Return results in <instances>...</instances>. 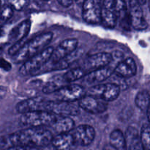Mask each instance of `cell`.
<instances>
[{"mask_svg":"<svg viewBox=\"0 0 150 150\" xmlns=\"http://www.w3.org/2000/svg\"><path fill=\"white\" fill-rule=\"evenodd\" d=\"M31 21L29 19L23 21L18 26H16L10 34V41L13 44L26 38L30 30Z\"/></svg>","mask_w":150,"mask_h":150,"instance_id":"cell-19","label":"cell"},{"mask_svg":"<svg viewBox=\"0 0 150 150\" xmlns=\"http://www.w3.org/2000/svg\"><path fill=\"white\" fill-rule=\"evenodd\" d=\"M135 103L136 105L142 111H146L149 108L150 105V95L147 91H139L136 95L135 99Z\"/></svg>","mask_w":150,"mask_h":150,"instance_id":"cell-25","label":"cell"},{"mask_svg":"<svg viewBox=\"0 0 150 150\" xmlns=\"http://www.w3.org/2000/svg\"><path fill=\"white\" fill-rule=\"evenodd\" d=\"M100 6L101 10V23L106 27H114L118 21L115 9V0H102Z\"/></svg>","mask_w":150,"mask_h":150,"instance_id":"cell-9","label":"cell"},{"mask_svg":"<svg viewBox=\"0 0 150 150\" xmlns=\"http://www.w3.org/2000/svg\"><path fill=\"white\" fill-rule=\"evenodd\" d=\"M110 144L116 150H127L125 135L120 129H114L109 136Z\"/></svg>","mask_w":150,"mask_h":150,"instance_id":"cell-23","label":"cell"},{"mask_svg":"<svg viewBox=\"0 0 150 150\" xmlns=\"http://www.w3.org/2000/svg\"><path fill=\"white\" fill-rule=\"evenodd\" d=\"M128 10L132 27L136 30L146 29L148 26L147 22L144 16L142 4L138 0H129Z\"/></svg>","mask_w":150,"mask_h":150,"instance_id":"cell-6","label":"cell"},{"mask_svg":"<svg viewBox=\"0 0 150 150\" xmlns=\"http://www.w3.org/2000/svg\"><path fill=\"white\" fill-rule=\"evenodd\" d=\"M113 74H114V69L109 66H106L89 71L85 75L83 80L86 83L93 86V85H99L103 81L109 79Z\"/></svg>","mask_w":150,"mask_h":150,"instance_id":"cell-14","label":"cell"},{"mask_svg":"<svg viewBox=\"0 0 150 150\" xmlns=\"http://www.w3.org/2000/svg\"><path fill=\"white\" fill-rule=\"evenodd\" d=\"M121 90V87L115 82L104 84L101 98L106 102L114 101L119 97Z\"/></svg>","mask_w":150,"mask_h":150,"instance_id":"cell-22","label":"cell"},{"mask_svg":"<svg viewBox=\"0 0 150 150\" xmlns=\"http://www.w3.org/2000/svg\"><path fill=\"white\" fill-rule=\"evenodd\" d=\"M53 38V33L45 32L40 34L26 41L20 51L15 54L13 60L16 63H24L26 60L46 49Z\"/></svg>","mask_w":150,"mask_h":150,"instance_id":"cell-2","label":"cell"},{"mask_svg":"<svg viewBox=\"0 0 150 150\" xmlns=\"http://www.w3.org/2000/svg\"><path fill=\"white\" fill-rule=\"evenodd\" d=\"M146 113H147V118H148V121H149V124H150V105L148 108V110H146Z\"/></svg>","mask_w":150,"mask_h":150,"instance_id":"cell-34","label":"cell"},{"mask_svg":"<svg viewBox=\"0 0 150 150\" xmlns=\"http://www.w3.org/2000/svg\"><path fill=\"white\" fill-rule=\"evenodd\" d=\"M45 1H49V0H45Z\"/></svg>","mask_w":150,"mask_h":150,"instance_id":"cell-38","label":"cell"},{"mask_svg":"<svg viewBox=\"0 0 150 150\" xmlns=\"http://www.w3.org/2000/svg\"><path fill=\"white\" fill-rule=\"evenodd\" d=\"M1 0H0V9H1Z\"/></svg>","mask_w":150,"mask_h":150,"instance_id":"cell-37","label":"cell"},{"mask_svg":"<svg viewBox=\"0 0 150 150\" xmlns=\"http://www.w3.org/2000/svg\"><path fill=\"white\" fill-rule=\"evenodd\" d=\"M85 75H86V71H85L84 69L83 68L77 67L68 70L62 76L64 80L68 84H70L75 81H77L81 78H83Z\"/></svg>","mask_w":150,"mask_h":150,"instance_id":"cell-26","label":"cell"},{"mask_svg":"<svg viewBox=\"0 0 150 150\" xmlns=\"http://www.w3.org/2000/svg\"><path fill=\"white\" fill-rule=\"evenodd\" d=\"M78 40L76 38H67L62 41L58 46L53 50L51 59L48 62L55 63L66 59L71 55L78 46Z\"/></svg>","mask_w":150,"mask_h":150,"instance_id":"cell-7","label":"cell"},{"mask_svg":"<svg viewBox=\"0 0 150 150\" xmlns=\"http://www.w3.org/2000/svg\"><path fill=\"white\" fill-rule=\"evenodd\" d=\"M46 100L42 97H34L22 100L16 104V110L21 114L35 111V110H45V106Z\"/></svg>","mask_w":150,"mask_h":150,"instance_id":"cell-15","label":"cell"},{"mask_svg":"<svg viewBox=\"0 0 150 150\" xmlns=\"http://www.w3.org/2000/svg\"><path fill=\"white\" fill-rule=\"evenodd\" d=\"M72 135L76 144L86 146L93 142L96 132L93 126L89 124H81L74 128Z\"/></svg>","mask_w":150,"mask_h":150,"instance_id":"cell-11","label":"cell"},{"mask_svg":"<svg viewBox=\"0 0 150 150\" xmlns=\"http://www.w3.org/2000/svg\"><path fill=\"white\" fill-rule=\"evenodd\" d=\"M58 100L74 102L79 101L83 96L86 95L84 88L77 84H68L55 93Z\"/></svg>","mask_w":150,"mask_h":150,"instance_id":"cell-10","label":"cell"},{"mask_svg":"<svg viewBox=\"0 0 150 150\" xmlns=\"http://www.w3.org/2000/svg\"><path fill=\"white\" fill-rule=\"evenodd\" d=\"M113 57L111 53L98 52L88 56L84 60V70L90 69L91 71L95 69L106 67L112 62Z\"/></svg>","mask_w":150,"mask_h":150,"instance_id":"cell-12","label":"cell"},{"mask_svg":"<svg viewBox=\"0 0 150 150\" xmlns=\"http://www.w3.org/2000/svg\"><path fill=\"white\" fill-rule=\"evenodd\" d=\"M53 138L51 131L45 127H28L0 137V149L7 150L18 146L43 148L51 144Z\"/></svg>","mask_w":150,"mask_h":150,"instance_id":"cell-1","label":"cell"},{"mask_svg":"<svg viewBox=\"0 0 150 150\" xmlns=\"http://www.w3.org/2000/svg\"><path fill=\"white\" fill-rule=\"evenodd\" d=\"M80 108L89 113L98 114L106 111L108 104L105 101L100 98L86 94L79 101Z\"/></svg>","mask_w":150,"mask_h":150,"instance_id":"cell-8","label":"cell"},{"mask_svg":"<svg viewBox=\"0 0 150 150\" xmlns=\"http://www.w3.org/2000/svg\"><path fill=\"white\" fill-rule=\"evenodd\" d=\"M9 2L14 10L20 11L27 6L29 0H9Z\"/></svg>","mask_w":150,"mask_h":150,"instance_id":"cell-29","label":"cell"},{"mask_svg":"<svg viewBox=\"0 0 150 150\" xmlns=\"http://www.w3.org/2000/svg\"><path fill=\"white\" fill-rule=\"evenodd\" d=\"M56 150H75L76 144L72 133L58 134L53 138L51 142Z\"/></svg>","mask_w":150,"mask_h":150,"instance_id":"cell-17","label":"cell"},{"mask_svg":"<svg viewBox=\"0 0 150 150\" xmlns=\"http://www.w3.org/2000/svg\"><path fill=\"white\" fill-rule=\"evenodd\" d=\"M57 116L46 110H35L21 114L20 123L28 127H45L51 126Z\"/></svg>","mask_w":150,"mask_h":150,"instance_id":"cell-3","label":"cell"},{"mask_svg":"<svg viewBox=\"0 0 150 150\" xmlns=\"http://www.w3.org/2000/svg\"><path fill=\"white\" fill-rule=\"evenodd\" d=\"M115 9L117 14V19L124 29H129L131 26L128 6L125 0H115Z\"/></svg>","mask_w":150,"mask_h":150,"instance_id":"cell-18","label":"cell"},{"mask_svg":"<svg viewBox=\"0 0 150 150\" xmlns=\"http://www.w3.org/2000/svg\"><path fill=\"white\" fill-rule=\"evenodd\" d=\"M136 63L131 57L121 60L114 69V74L122 78L131 77L136 74Z\"/></svg>","mask_w":150,"mask_h":150,"instance_id":"cell-16","label":"cell"},{"mask_svg":"<svg viewBox=\"0 0 150 150\" xmlns=\"http://www.w3.org/2000/svg\"><path fill=\"white\" fill-rule=\"evenodd\" d=\"M7 93H8V89L7 87L0 85V100L3 99L7 96Z\"/></svg>","mask_w":150,"mask_h":150,"instance_id":"cell-32","label":"cell"},{"mask_svg":"<svg viewBox=\"0 0 150 150\" xmlns=\"http://www.w3.org/2000/svg\"><path fill=\"white\" fill-rule=\"evenodd\" d=\"M148 3H149V10H150V0H148Z\"/></svg>","mask_w":150,"mask_h":150,"instance_id":"cell-36","label":"cell"},{"mask_svg":"<svg viewBox=\"0 0 150 150\" xmlns=\"http://www.w3.org/2000/svg\"><path fill=\"white\" fill-rule=\"evenodd\" d=\"M74 1H75V2H76L77 4L82 6V4H83V2H84L86 0H74Z\"/></svg>","mask_w":150,"mask_h":150,"instance_id":"cell-33","label":"cell"},{"mask_svg":"<svg viewBox=\"0 0 150 150\" xmlns=\"http://www.w3.org/2000/svg\"><path fill=\"white\" fill-rule=\"evenodd\" d=\"M67 85H68V83L64 80L63 76H55L44 85L42 88V91L44 94H55Z\"/></svg>","mask_w":150,"mask_h":150,"instance_id":"cell-24","label":"cell"},{"mask_svg":"<svg viewBox=\"0 0 150 150\" xmlns=\"http://www.w3.org/2000/svg\"><path fill=\"white\" fill-rule=\"evenodd\" d=\"M14 13V9L10 4H4L0 9V19L2 21H8L11 19Z\"/></svg>","mask_w":150,"mask_h":150,"instance_id":"cell-28","label":"cell"},{"mask_svg":"<svg viewBox=\"0 0 150 150\" xmlns=\"http://www.w3.org/2000/svg\"><path fill=\"white\" fill-rule=\"evenodd\" d=\"M58 2L61 6L64 7H69L73 4L74 2V0H57Z\"/></svg>","mask_w":150,"mask_h":150,"instance_id":"cell-31","label":"cell"},{"mask_svg":"<svg viewBox=\"0 0 150 150\" xmlns=\"http://www.w3.org/2000/svg\"><path fill=\"white\" fill-rule=\"evenodd\" d=\"M128 150H145L140 140V134L135 128L128 127L125 133Z\"/></svg>","mask_w":150,"mask_h":150,"instance_id":"cell-21","label":"cell"},{"mask_svg":"<svg viewBox=\"0 0 150 150\" xmlns=\"http://www.w3.org/2000/svg\"><path fill=\"white\" fill-rule=\"evenodd\" d=\"M140 140L145 150H150V124L143 125L140 132Z\"/></svg>","mask_w":150,"mask_h":150,"instance_id":"cell-27","label":"cell"},{"mask_svg":"<svg viewBox=\"0 0 150 150\" xmlns=\"http://www.w3.org/2000/svg\"><path fill=\"white\" fill-rule=\"evenodd\" d=\"M138 1H139L142 5H143V4H144L145 3H146V0H138Z\"/></svg>","mask_w":150,"mask_h":150,"instance_id":"cell-35","label":"cell"},{"mask_svg":"<svg viewBox=\"0 0 150 150\" xmlns=\"http://www.w3.org/2000/svg\"><path fill=\"white\" fill-rule=\"evenodd\" d=\"M7 150H44L42 148L33 146H13L8 149Z\"/></svg>","mask_w":150,"mask_h":150,"instance_id":"cell-30","label":"cell"},{"mask_svg":"<svg viewBox=\"0 0 150 150\" xmlns=\"http://www.w3.org/2000/svg\"><path fill=\"white\" fill-rule=\"evenodd\" d=\"M53 50L54 48L48 46L43 51L28 59L20 67L19 73L23 76H26L43 68L51 59Z\"/></svg>","mask_w":150,"mask_h":150,"instance_id":"cell-4","label":"cell"},{"mask_svg":"<svg viewBox=\"0 0 150 150\" xmlns=\"http://www.w3.org/2000/svg\"><path fill=\"white\" fill-rule=\"evenodd\" d=\"M82 17L90 24L101 22L100 6L95 0H86L82 4Z\"/></svg>","mask_w":150,"mask_h":150,"instance_id":"cell-13","label":"cell"},{"mask_svg":"<svg viewBox=\"0 0 150 150\" xmlns=\"http://www.w3.org/2000/svg\"><path fill=\"white\" fill-rule=\"evenodd\" d=\"M45 110L57 116H76L80 113V107L73 102L62 100H46Z\"/></svg>","mask_w":150,"mask_h":150,"instance_id":"cell-5","label":"cell"},{"mask_svg":"<svg viewBox=\"0 0 150 150\" xmlns=\"http://www.w3.org/2000/svg\"><path fill=\"white\" fill-rule=\"evenodd\" d=\"M52 128L58 134L68 133L74 129V120L70 116H57Z\"/></svg>","mask_w":150,"mask_h":150,"instance_id":"cell-20","label":"cell"}]
</instances>
